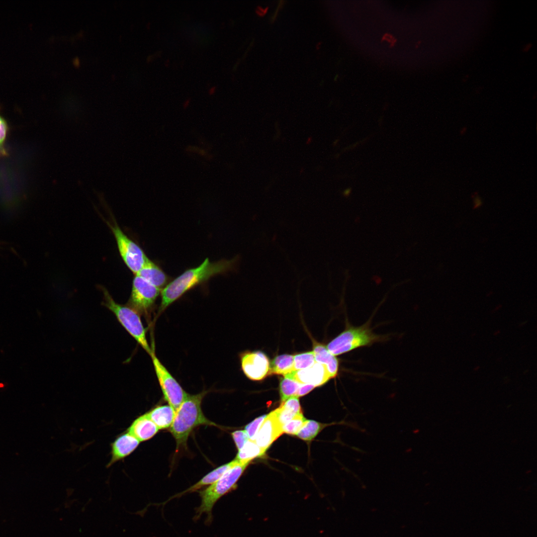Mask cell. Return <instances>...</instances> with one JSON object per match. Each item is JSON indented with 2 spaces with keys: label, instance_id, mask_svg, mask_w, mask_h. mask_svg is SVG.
<instances>
[{
  "label": "cell",
  "instance_id": "cell-31",
  "mask_svg": "<svg viewBox=\"0 0 537 537\" xmlns=\"http://www.w3.org/2000/svg\"><path fill=\"white\" fill-rule=\"evenodd\" d=\"M3 386L4 385L2 383H0V388L3 387Z\"/></svg>",
  "mask_w": 537,
  "mask_h": 537
},
{
  "label": "cell",
  "instance_id": "cell-9",
  "mask_svg": "<svg viewBox=\"0 0 537 537\" xmlns=\"http://www.w3.org/2000/svg\"><path fill=\"white\" fill-rule=\"evenodd\" d=\"M242 369L245 375L253 380H261L270 371L267 356L261 351L245 352L240 355Z\"/></svg>",
  "mask_w": 537,
  "mask_h": 537
},
{
  "label": "cell",
  "instance_id": "cell-1",
  "mask_svg": "<svg viewBox=\"0 0 537 537\" xmlns=\"http://www.w3.org/2000/svg\"><path fill=\"white\" fill-rule=\"evenodd\" d=\"M234 264V260H221L211 262L206 258L197 267L186 270L162 289L161 301L157 316H159L171 304L193 287L206 281L213 276L232 269Z\"/></svg>",
  "mask_w": 537,
  "mask_h": 537
},
{
  "label": "cell",
  "instance_id": "cell-7",
  "mask_svg": "<svg viewBox=\"0 0 537 537\" xmlns=\"http://www.w3.org/2000/svg\"><path fill=\"white\" fill-rule=\"evenodd\" d=\"M161 289L152 285L140 276L136 274L132 283V291L128 305L140 315L146 316L153 306Z\"/></svg>",
  "mask_w": 537,
  "mask_h": 537
},
{
  "label": "cell",
  "instance_id": "cell-5",
  "mask_svg": "<svg viewBox=\"0 0 537 537\" xmlns=\"http://www.w3.org/2000/svg\"><path fill=\"white\" fill-rule=\"evenodd\" d=\"M382 339L381 337L373 334L366 325L359 327L350 326L326 347L336 356L359 347L370 346Z\"/></svg>",
  "mask_w": 537,
  "mask_h": 537
},
{
  "label": "cell",
  "instance_id": "cell-20",
  "mask_svg": "<svg viewBox=\"0 0 537 537\" xmlns=\"http://www.w3.org/2000/svg\"><path fill=\"white\" fill-rule=\"evenodd\" d=\"M313 420H306L296 435L299 438L307 441H311L327 425Z\"/></svg>",
  "mask_w": 537,
  "mask_h": 537
},
{
  "label": "cell",
  "instance_id": "cell-10",
  "mask_svg": "<svg viewBox=\"0 0 537 537\" xmlns=\"http://www.w3.org/2000/svg\"><path fill=\"white\" fill-rule=\"evenodd\" d=\"M283 377L295 380L301 384L319 386L332 378L327 366L315 362L312 366L299 370L293 371Z\"/></svg>",
  "mask_w": 537,
  "mask_h": 537
},
{
  "label": "cell",
  "instance_id": "cell-29",
  "mask_svg": "<svg viewBox=\"0 0 537 537\" xmlns=\"http://www.w3.org/2000/svg\"><path fill=\"white\" fill-rule=\"evenodd\" d=\"M281 5H282V3H279L278 4V6L277 7V8L276 9V12H275L274 13L273 15H272V16L271 17V20H274L275 19V17L276 16V15H277V11H278V10H279V6H280Z\"/></svg>",
  "mask_w": 537,
  "mask_h": 537
},
{
  "label": "cell",
  "instance_id": "cell-8",
  "mask_svg": "<svg viewBox=\"0 0 537 537\" xmlns=\"http://www.w3.org/2000/svg\"><path fill=\"white\" fill-rule=\"evenodd\" d=\"M117 247L125 264L135 274L148 260L142 249L129 239L116 224L111 226Z\"/></svg>",
  "mask_w": 537,
  "mask_h": 537
},
{
  "label": "cell",
  "instance_id": "cell-3",
  "mask_svg": "<svg viewBox=\"0 0 537 537\" xmlns=\"http://www.w3.org/2000/svg\"><path fill=\"white\" fill-rule=\"evenodd\" d=\"M248 465V463L238 462L218 480L199 492L201 502L200 505L196 509L194 521L198 520L203 514H206V524L209 525L211 523L213 506L221 497L236 488L237 481Z\"/></svg>",
  "mask_w": 537,
  "mask_h": 537
},
{
  "label": "cell",
  "instance_id": "cell-26",
  "mask_svg": "<svg viewBox=\"0 0 537 537\" xmlns=\"http://www.w3.org/2000/svg\"><path fill=\"white\" fill-rule=\"evenodd\" d=\"M7 131V126L6 122L0 115V155L1 156L6 155L3 147V143L6 136Z\"/></svg>",
  "mask_w": 537,
  "mask_h": 537
},
{
  "label": "cell",
  "instance_id": "cell-27",
  "mask_svg": "<svg viewBox=\"0 0 537 537\" xmlns=\"http://www.w3.org/2000/svg\"><path fill=\"white\" fill-rule=\"evenodd\" d=\"M315 387V386L310 384H301L300 385L297 391L296 396L299 397L304 396L311 390H312Z\"/></svg>",
  "mask_w": 537,
  "mask_h": 537
},
{
  "label": "cell",
  "instance_id": "cell-22",
  "mask_svg": "<svg viewBox=\"0 0 537 537\" xmlns=\"http://www.w3.org/2000/svg\"><path fill=\"white\" fill-rule=\"evenodd\" d=\"M315 362L313 351L296 355L294 356L293 371L308 368Z\"/></svg>",
  "mask_w": 537,
  "mask_h": 537
},
{
  "label": "cell",
  "instance_id": "cell-14",
  "mask_svg": "<svg viewBox=\"0 0 537 537\" xmlns=\"http://www.w3.org/2000/svg\"><path fill=\"white\" fill-rule=\"evenodd\" d=\"M238 462V461L235 459L231 462L222 465L215 468L205 475L195 484L190 486L183 492L174 495L172 497V498H170L168 501H169L174 498L179 497L184 494L194 492L203 486L213 484L221 478L226 471L236 465Z\"/></svg>",
  "mask_w": 537,
  "mask_h": 537
},
{
  "label": "cell",
  "instance_id": "cell-4",
  "mask_svg": "<svg viewBox=\"0 0 537 537\" xmlns=\"http://www.w3.org/2000/svg\"><path fill=\"white\" fill-rule=\"evenodd\" d=\"M103 305L112 311L117 320L138 344L151 356L154 351L147 340L146 330L140 314L129 305L116 303L106 290H104Z\"/></svg>",
  "mask_w": 537,
  "mask_h": 537
},
{
  "label": "cell",
  "instance_id": "cell-19",
  "mask_svg": "<svg viewBox=\"0 0 537 537\" xmlns=\"http://www.w3.org/2000/svg\"><path fill=\"white\" fill-rule=\"evenodd\" d=\"M238 451L235 459L240 463L248 464L253 459L263 456L266 452L254 441L250 439Z\"/></svg>",
  "mask_w": 537,
  "mask_h": 537
},
{
  "label": "cell",
  "instance_id": "cell-25",
  "mask_svg": "<svg viewBox=\"0 0 537 537\" xmlns=\"http://www.w3.org/2000/svg\"><path fill=\"white\" fill-rule=\"evenodd\" d=\"M236 446L240 450L249 440L248 436L245 430H238L231 434Z\"/></svg>",
  "mask_w": 537,
  "mask_h": 537
},
{
  "label": "cell",
  "instance_id": "cell-21",
  "mask_svg": "<svg viewBox=\"0 0 537 537\" xmlns=\"http://www.w3.org/2000/svg\"><path fill=\"white\" fill-rule=\"evenodd\" d=\"M300 384L290 378L283 377L280 380L279 391L281 402L290 397L296 396Z\"/></svg>",
  "mask_w": 537,
  "mask_h": 537
},
{
  "label": "cell",
  "instance_id": "cell-28",
  "mask_svg": "<svg viewBox=\"0 0 537 537\" xmlns=\"http://www.w3.org/2000/svg\"><path fill=\"white\" fill-rule=\"evenodd\" d=\"M473 204L474 207L478 208L480 207L482 204V199L478 196H476L474 198Z\"/></svg>",
  "mask_w": 537,
  "mask_h": 537
},
{
  "label": "cell",
  "instance_id": "cell-23",
  "mask_svg": "<svg viewBox=\"0 0 537 537\" xmlns=\"http://www.w3.org/2000/svg\"><path fill=\"white\" fill-rule=\"evenodd\" d=\"M306 421V420L303 417V414L296 416L282 426L283 433L296 435Z\"/></svg>",
  "mask_w": 537,
  "mask_h": 537
},
{
  "label": "cell",
  "instance_id": "cell-16",
  "mask_svg": "<svg viewBox=\"0 0 537 537\" xmlns=\"http://www.w3.org/2000/svg\"><path fill=\"white\" fill-rule=\"evenodd\" d=\"M175 413L171 406L166 405L157 406L146 414L159 429H164L172 426Z\"/></svg>",
  "mask_w": 537,
  "mask_h": 537
},
{
  "label": "cell",
  "instance_id": "cell-12",
  "mask_svg": "<svg viewBox=\"0 0 537 537\" xmlns=\"http://www.w3.org/2000/svg\"><path fill=\"white\" fill-rule=\"evenodd\" d=\"M139 443L137 439L127 432L120 435L111 444V458L108 466L128 456L135 450Z\"/></svg>",
  "mask_w": 537,
  "mask_h": 537
},
{
  "label": "cell",
  "instance_id": "cell-13",
  "mask_svg": "<svg viewBox=\"0 0 537 537\" xmlns=\"http://www.w3.org/2000/svg\"><path fill=\"white\" fill-rule=\"evenodd\" d=\"M159 430L145 413L136 418L132 423L127 432L140 442L152 438Z\"/></svg>",
  "mask_w": 537,
  "mask_h": 537
},
{
  "label": "cell",
  "instance_id": "cell-18",
  "mask_svg": "<svg viewBox=\"0 0 537 537\" xmlns=\"http://www.w3.org/2000/svg\"><path fill=\"white\" fill-rule=\"evenodd\" d=\"M294 356L283 354L275 357L270 364V373L283 376L293 371Z\"/></svg>",
  "mask_w": 537,
  "mask_h": 537
},
{
  "label": "cell",
  "instance_id": "cell-15",
  "mask_svg": "<svg viewBox=\"0 0 537 537\" xmlns=\"http://www.w3.org/2000/svg\"><path fill=\"white\" fill-rule=\"evenodd\" d=\"M136 274L161 289L167 284L168 276L160 267L149 259Z\"/></svg>",
  "mask_w": 537,
  "mask_h": 537
},
{
  "label": "cell",
  "instance_id": "cell-6",
  "mask_svg": "<svg viewBox=\"0 0 537 537\" xmlns=\"http://www.w3.org/2000/svg\"><path fill=\"white\" fill-rule=\"evenodd\" d=\"M155 372L164 397L169 405L175 411L179 408L188 393L169 372L155 355H151Z\"/></svg>",
  "mask_w": 537,
  "mask_h": 537
},
{
  "label": "cell",
  "instance_id": "cell-11",
  "mask_svg": "<svg viewBox=\"0 0 537 537\" xmlns=\"http://www.w3.org/2000/svg\"><path fill=\"white\" fill-rule=\"evenodd\" d=\"M283 434L282 427L272 411L267 415L254 440L256 444L265 451L271 444Z\"/></svg>",
  "mask_w": 537,
  "mask_h": 537
},
{
  "label": "cell",
  "instance_id": "cell-2",
  "mask_svg": "<svg viewBox=\"0 0 537 537\" xmlns=\"http://www.w3.org/2000/svg\"><path fill=\"white\" fill-rule=\"evenodd\" d=\"M206 391L193 395L188 394L176 411L170 431L175 438L177 448L185 447L188 437L196 427L204 425L215 426L204 415L201 410V402Z\"/></svg>",
  "mask_w": 537,
  "mask_h": 537
},
{
  "label": "cell",
  "instance_id": "cell-17",
  "mask_svg": "<svg viewBox=\"0 0 537 537\" xmlns=\"http://www.w3.org/2000/svg\"><path fill=\"white\" fill-rule=\"evenodd\" d=\"M313 352L315 361L325 364L332 378H335L339 370V361L336 356L332 355L326 346L315 342H313Z\"/></svg>",
  "mask_w": 537,
  "mask_h": 537
},
{
  "label": "cell",
  "instance_id": "cell-30",
  "mask_svg": "<svg viewBox=\"0 0 537 537\" xmlns=\"http://www.w3.org/2000/svg\"><path fill=\"white\" fill-rule=\"evenodd\" d=\"M531 46V44H528V45H526V46L525 47H527V48H525V51H528V50H529V49L530 48Z\"/></svg>",
  "mask_w": 537,
  "mask_h": 537
},
{
  "label": "cell",
  "instance_id": "cell-24",
  "mask_svg": "<svg viewBox=\"0 0 537 537\" xmlns=\"http://www.w3.org/2000/svg\"><path fill=\"white\" fill-rule=\"evenodd\" d=\"M266 416V415H264L258 417L245 427V431L250 440L254 441L256 435Z\"/></svg>",
  "mask_w": 537,
  "mask_h": 537
}]
</instances>
